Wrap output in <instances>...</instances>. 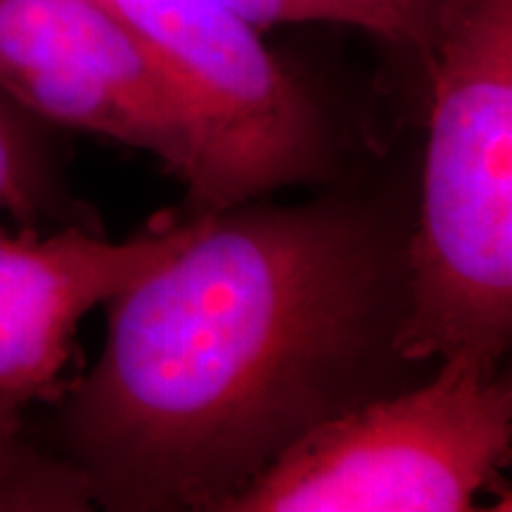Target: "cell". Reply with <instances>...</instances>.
<instances>
[{
	"label": "cell",
	"mask_w": 512,
	"mask_h": 512,
	"mask_svg": "<svg viewBox=\"0 0 512 512\" xmlns=\"http://www.w3.org/2000/svg\"><path fill=\"white\" fill-rule=\"evenodd\" d=\"M0 91L31 117L138 147L188 181L195 147L183 102L105 0H0Z\"/></svg>",
	"instance_id": "5b68a950"
},
{
	"label": "cell",
	"mask_w": 512,
	"mask_h": 512,
	"mask_svg": "<svg viewBox=\"0 0 512 512\" xmlns=\"http://www.w3.org/2000/svg\"><path fill=\"white\" fill-rule=\"evenodd\" d=\"M219 3L249 19L259 29L271 24L332 22L366 29L370 34L403 43L396 22L375 0H219Z\"/></svg>",
	"instance_id": "9c48e42d"
},
{
	"label": "cell",
	"mask_w": 512,
	"mask_h": 512,
	"mask_svg": "<svg viewBox=\"0 0 512 512\" xmlns=\"http://www.w3.org/2000/svg\"><path fill=\"white\" fill-rule=\"evenodd\" d=\"M195 228L197 214L124 242L83 228L53 235L0 228V396L22 408L57 399L86 313L174 256Z\"/></svg>",
	"instance_id": "8992f818"
},
{
	"label": "cell",
	"mask_w": 512,
	"mask_h": 512,
	"mask_svg": "<svg viewBox=\"0 0 512 512\" xmlns=\"http://www.w3.org/2000/svg\"><path fill=\"white\" fill-rule=\"evenodd\" d=\"M93 505L79 467L38 446L22 406L0 396V512H81Z\"/></svg>",
	"instance_id": "52a82bcc"
},
{
	"label": "cell",
	"mask_w": 512,
	"mask_h": 512,
	"mask_svg": "<svg viewBox=\"0 0 512 512\" xmlns=\"http://www.w3.org/2000/svg\"><path fill=\"white\" fill-rule=\"evenodd\" d=\"M375 3L394 19L401 31V41L420 48L439 0H375Z\"/></svg>",
	"instance_id": "30bf717a"
},
{
	"label": "cell",
	"mask_w": 512,
	"mask_h": 512,
	"mask_svg": "<svg viewBox=\"0 0 512 512\" xmlns=\"http://www.w3.org/2000/svg\"><path fill=\"white\" fill-rule=\"evenodd\" d=\"M418 50L432 110L396 356L498 370L512 337V0H439Z\"/></svg>",
	"instance_id": "7a4b0ae2"
},
{
	"label": "cell",
	"mask_w": 512,
	"mask_h": 512,
	"mask_svg": "<svg viewBox=\"0 0 512 512\" xmlns=\"http://www.w3.org/2000/svg\"><path fill=\"white\" fill-rule=\"evenodd\" d=\"M406 249L349 202L197 214L110 302L62 413V456L110 510H214L311 427L375 396Z\"/></svg>",
	"instance_id": "6da1fadb"
},
{
	"label": "cell",
	"mask_w": 512,
	"mask_h": 512,
	"mask_svg": "<svg viewBox=\"0 0 512 512\" xmlns=\"http://www.w3.org/2000/svg\"><path fill=\"white\" fill-rule=\"evenodd\" d=\"M157 55L188 119V197L216 214L328 174L316 102L271 55L259 27L219 0H105Z\"/></svg>",
	"instance_id": "277c9868"
},
{
	"label": "cell",
	"mask_w": 512,
	"mask_h": 512,
	"mask_svg": "<svg viewBox=\"0 0 512 512\" xmlns=\"http://www.w3.org/2000/svg\"><path fill=\"white\" fill-rule=\"evenodd\" d=\"M29 117L0 91V211L22 221L36 219L50 204L48 159Z\"/></svg>",
	"instance_id": "ba28073f"
},
{
	"label": "cell",
	"mask_w": 512,
	"mask_h": 512,
	"mask_svg": "<svg viewBox=\"0 0 512 512\" xmlns=\"http://www.w3.org/2000/svg\"><path fill=\"white\" fill-rule=\"evenodd\" d=\"M510 441L508 377L448 358L422 387L311 427L223 512H467L508 463Z\"/></svg>",
	"instance_id": "3957f363"
}]
</instances>
